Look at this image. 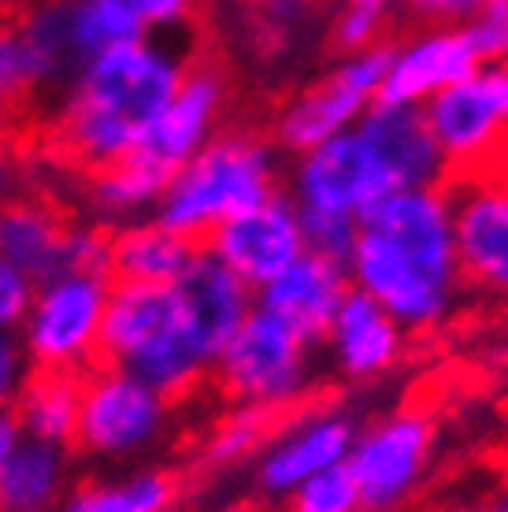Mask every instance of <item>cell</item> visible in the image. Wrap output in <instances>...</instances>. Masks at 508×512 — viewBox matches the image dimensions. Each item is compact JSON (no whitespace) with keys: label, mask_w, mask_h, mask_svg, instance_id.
I'll use <instances>...</instances> for the list:
<instances>
[{"label":"cell","mask_w":508,"mask_h":512,"mask_svg":"<svg viewBox=\"0 0 508 512\" xmlns=\"http://www.w3.org/2000/svg\"><path fill=\"white\" fill-rule=\"evenodd\" d=\"M101 360L138 375L164 397L186 394L212 372L171 282H112L101 327Z\"/></svg>","instance_id":"cell-3"},{"label":"cell","mask_w":508,"mask_h":512,"mask_svg":"<svg viewBox=\"0 0 508 512\" xmlns=\"http://www.w3.org/2000/svg\"><path fill=\"white\" fill-rule=\"evenodd\" d=\"M78 401H82V375L34 368L12 412L26 438L71 446L78 427Z\"/></svg>","instance_id":"cell-25"},{"label":"cell","mask_w":508,"mask_h":512,"mask_svg":"<svg viewBox=\"0 0 508 512\" xmlns=\"http://www.w3.org/2000/svg\"><path fill=\"white\" fill-rule=\"evenodd\" d=\"M71 219L45 197H0V256L34 282L64 271Z\"/></svg>","instance_id":"cell-21"},{"label":"cell","mask_w":508,"mask_h":512,"mask_svg":"<svg viewBox=\"0 0 508 512\" xmlns=\"http://www.w3.org/2000/svg\"><path fill=\"white\" fill-rule=\"evenodd\" d=\"M15 30L23 38L26 60L34 71V86L52 90V86H67L75 71L82 67L75 41H71V26H67V0H34L19 19Z\"/></svg>","instance_id":"cell-24"},{"label":"cell","mask_w":508,"mask_h":512,"mask_svg":"<svg viewBox=\"0 0 508 512\" xmlns=\"http://www.w3.org/2000/svg\"><path fill=\"white\" fill-rule=\"evenodd\" d=\"M479 67L468 34L453 23H434L405 45L390 49L379 101L390 104H427L438 90L460 82Z\"/></svg>","instance_id":"cell-16"},{"label":"cell","mask_w":508,"mask_h":512,"mask_svg":"<svg viewBox=\"0 0 508 512\" xmlns=\"http://www.w3.org/2000/svg\"><path fill=\"white\" fill-rule=\"evenodd\" d=\"M67 26L82 60L112 45L153 38L141 19L138 0H67Z\"/></svg>","instance_id":"cell-27"},{"label":"cell","mask_w":508,"mask_h":512,"mask_svg":"<svg viewBox=\"0 0 508 512\" xmlns=\"http://www.w3.org/2000/svg\"><path fill=\"white\" fill-rule=\"evenodd\" d=\"M201 245L160 219H130L112 234V282H175Z\"/></svg>","instance_id":"cell-22"},{"label":"cell","mask_w":508,"mask_h":512,"mask_svg":"<svg viewBox=\"0 0 508 512\" xmlns=\"http://www.w3.org/2000/svg\"><path fill=\"white\" fill-rule=\"evenodd\" d=\"M71 453L67 446L26 438L0 472V509L4 512H52L67 494Z\"/></svg>","instance_id":"cell-23"},{"label":"cell","mask_w":508,"mask_h":512,"mask_svg":"<svg viewBox=\"0 0 508 512\" xmlns=\"http://www.w3.org/2000/svg\"><path fill=\"white\" fill-rule=\"evenodd\" d=\"M212 372L223 394L238 405L279 412L312 383V342H305L264 305H253L238 331L223 342Z\"/></svg>","instance_id":"cell-6"},{"label":"cell","mask_w":508,"mask_h":512,"mask_svg":"<svg viewBox=\"0 0 508 512\" xmlns=\"http://www.w3.org/2000/svg\"><path fill=\"white\" fill-rule=\"evenodd\" d=\"M204 249L256 294L305 253L301 212L286 193H271L260 205L245 208L238 216L223 219L216 231H208Z\"/></svg>","instance_id":"cell-13"},{"label":"cell","mask_w":508,"mask_h":512,"mask_svg":"<svg viewBox=\"0 0 508 512\" xmlns=\"http://www.w3.org/2000/svg\"><path fill=\"white\" fill-rule=\"evenodd\" d=\"M271 438V412L264 409H249V405H238L227 420L216 423V431L204 442V461L212 468H227V464H238L245 457H253L264 449V442Z\"/></svg>","instance_id":"cell-29"},{"label":"cell","mask_w":508,"mask_h":512,"mask_svg":"<svg viewBox=\"0 0 508 512\" xmlns=\"http://www.w3.org/2000/svg\"><path fill=\"white\" fill-rule=\"evenodd\" d=\"M349 290H353V282H349V271H345L342 260L305 249L282 275H275L264 290H256V305L275 312L305 342L319 346Z\"/></svg>","instance_id":"cell-17"},{"label":"cell","mask_w":508,"mask_h":512,"mask_svg":"<svg viewBox=\"0 0 508 512\" xmlns=\"http://www.w3.org/2000/svg\"><path fill=\"white\" fill-rule=\"evenodd\" d=\"M490 512H508V490L494 501V509H490Z\"/></svg>","instance_id":"cell-41"},{"label":"cell","mask_w":508,"mask_h":512,"mask_svg":"<svg viewBox=\"0 0 508 512\" xmlns=\"http://www.w3.org/2000/svg\"><path fill=\"white\" fill-rule=\"evenodd\" d=\"M405 0H342V8L334 15V30L331 38L334 45L345 52H360V49H375L382 45V34L394 19V12Z\"/></svg>","instance_id":"cell-30"},{"label":"cell","mask_w":508,"mask_h":512,"mask_svg":"<svg viewBox=\"0 0 508 512\" xmlns=\"http://www.w3.org/2000/svg\"><path fill=\"white\" fill-rule=\"evenodd\" d=\"M445 179L460 279L486 297H508V164L490 160Z\"/></svg>","instance_id":"cell-7"},{"label":"cell","mask_w":508,"mask_h":512,"mask_svg":"<svg viewBox=\"0 0 508 512\" xmlns=\"http://www.w3.org/2000/svg\"><path fill=\"white\" fill-rule=\"evenodd\" d=\"M286 512H364L360 490L345 464L312 475L286 498Z\"/></svg>","instance_id":"cell-31"},{"label":"cell","mask_w":508,"mask_h":512,"mask_svg":"<svg viewBox=\"0 0 508 512\" xmlns=\"http://www.w3.org/2000/svg\"><path fill=\"white\" fill-rule=\"evenodd\" d=\"M386 60H390L386 45L345 52L327 75L316 78L301 93H293L290 101L282 104L279 119H275L279 149H286L290 156H301L308 149H316L319 141L356 127L371 104L379 101Z\"/></svg>","instance_id":"cell-9"},{"label":"cell","mask_w":508,"mask_h":512,"mask_svg":"<svg viewBox=\"0 0 508 512\" xmlns=\"http://www.w3.org/2000/svg\"><path fill=\"white\" fill-rule=\"evenodd\" d=\"M360 127L375 141L379 156L386 160L390 175H394L397 190L408 186H442L449 175L442 149L434 141L427 116L420 104H390L375 101L364 112Z\"/></svg>","instance_id":"cell-20"},{"label":"cell","mask_w":508,"mask_h":512,"mask_svg":"<svg viewBox=\"0 0 508 512\" xmlns=\"http://www.w3.org/2000/svg\"><path fill=\"white\" fill-rule=\"evenodd\" d=\"M186 78V60L160 38H138L82 60L60 108L64 153L89 171L134 153Z\"/></svg>","instance_id":"cell-2"},{"label":"cell","mask_w":508,"mask_h":512,"mask_svg":"<svg viewBox=\"0 0 508 512\" xmlns=\"http://www.w3.org/2000/svg\"><path fill=\"white\" fill-rule=\"evenodd\" d=\"M178 487L167 472L145 468L123 479H97L67 490L52 512H167Z\"/></svg>","instance_id":"cell-26"},{"label":"cell","mask_w":508,"mask_h":512,"mask_svg":"<svg viewBox=\"0 0 508 512\" xmlns=\"http://www.w3.org/2000/svg\"><path fill=\"white\" fill-rule=\"evenodd\" d=\"M279 186V156L256 134H216L167 182L156 219L186 238H208L223 219L260 205Z\"/></svg>","instance_id":"cell-4"},{"label":"cell","mask_w":508,"mask_h":512,"mask_svg":"<svg viewBox=\"0 0 508 512\" xmlns=\"http://www.w3.org/2000/svg\"><path fill=\"white\" fill-rule=\"evenodd\" d=\"M227 86L216 67H186V78L134 153L164 171L167 179L219 134Z\"/></svg>","instance_id":"cell-14"},{"label":"cell","mask_w":508,"mask_h":512,"mask_svg":"<svg viewBox=\"0 0 508 512\" xmlns=\"http://www.w3.org/2000/svg\"><path fill=\"white\" fill-rule=\"evenodd\" d=\"M0 512H4V509H0Z\"/></svg>","instance_id":"cell-44"},{"label":"cell","mask_w":508,"mask_h":512,"mask_svg":"<svg viewBox=\"0 0 508 512\" xmlns=\"http://www.w3.org/2000/svg\"><path fill=\"white\" fill-rule=\"evenodd\" d=\"M30 93H38V86H34L23 38L15 23H0V116L15 112Z\"/></svg>","instance_id":"cell-32"},{"label":"cell","mask_w":508,"mask_h":512,"mask_svg":"<svg viewBox=\"0 0 508 512\" xmlns=\"http://www.w3.org/2000/svg\"><path fill=\"white\" fill-rule=\"evenodd\" d=\"M353 438L356 427L345 412H312L264 442L256 457V487L267 498H290L312 475L345 464Z\"/></svg>","instance_id":"cell-15"},{"label":"cell","mask_w":508,"mask_h":512,"mask_svg":"<svg viewBox=\"0 0 508 512\" xmlns=\"http://www.w3.org/2000/svg\"><path fill=\"white\" fill-rule=\"evenodd\" d=\"M12 179H15L12 153H8V145H4V138H0V197H8V190H12Z\"/></svg>","instance_id":"cell-40"},{"label":"cell","mask_w":508,"mask_h":512,"mask_svg":"<svg viewBox=\"0 0 508 512\" xmlns=\"http://www.w3.org/2000/svg\"><path fill=\"white\" fill-rule=\"evenodd\" d=\"M34 364L26 357L19 331H0V412L15 409Z\"/></svg>","instance_id":"cell-35"},{"label":"cell","mask_w":508,"mask_h":512,"mask_svg":"<svg viewBox=\"0 0 508 512\" xmlns=\"http://www.w3.org/2000/svg\"><path fill=\"white\" fill-rule=\"evenodd\" d=\"M394 512H397V509H394Z\"/></svg>","instance_id":"cell-45"},{"label":"cell","mask_w":508,"mask_h":512,"mask_svg":"<svg viewBox=\"0 0 508 512\" xmlns=\"http://www.w3.org/2000/svg\"><path fill=\"white\" fill-rule=\"evenodd\" d=\"M112 275L56 271L34 286L19 338L34 368L86 375L101 360V327Z\"/></svg>","instance_id":"cell-5"},{"label":"cell","mask_w":508,"mask_h":512,"mask_svg":"<svg viewBox=\"0 0 508 512\" xmlns=\"http://www.w3.org/2000/svg\"><path fill=\"white\" fill-rule=\"evenodd\" d=\"M405 334V327L379 301L349 290L323 334V346L345 379H379L401 360Z\"/></svg>","instance_id":"cell-18"},{"label":"cell","mask_w":508,"mask_h":512,"mask_svg":"<svg viewBox=\"0 0 508 512\" xmlns=\"http://www.w3.org/2000/svg\"><path fill=\"white\" fill-rule=\"evenodd\" d=\"M138 8L149 34H156V30H171V26L186 23L193 0H138Z\"/></svg>","instance_id":"cell-37"},{"label":"cell","mask_w":508,"mask_h":512,"mask_svg":"<svg viewBox=\"0 0 508 512\" xmlns=\"http://www.w3.org/2000/svg\"><path fill=\"white\" fill-rule=\"evenodd\" d=\"M171 286H175L178 305L186 312L197 342L208 349V357L216 364L223 342L238 331L245 312L256 305L253 290L230 268H223L208 249H197V256L186 264V271Z\"/></svg>","instance_id":"cell-19"},{"label":"cell","mask_w":508,"mask_h":512,"mask_svg":"<svg viewBox=\"0 0 508 512\" xmlns=\"http://www.w3.org/2000/svg\"><path fill=\"white\" fill-rule=\"evenodd\" d=\"M405 4L431 23H464L483 0H405Z\"/></svg>","instance_id":"cell-38"},{"label":"cell","mask_w":508,"mask_h":512,"mask_svg":"<svg viewBox=\"0 0 508 512\" xmlns=\"http://www.w3.org/2000/svg\"><path fill=\"white\" fill-rule=\"evenodd\" d=\"M301 231H305V249L319 256H331V260H342L353 249L356 238V219L342 216H316V212H301Z\"/></svg>","instance_id":"cell-34"},{"label":"cell","mask_w":508,"mask_h":512,"mask_svg":"<svg viewBox=\"0 0 508 512\" xmlns=\"http://www.w3.org/2000/svg\"><path fill=\"white\" fill-rule=\"evenodd\" d=\"M479 64H508V0H483L460 23Z\"/></svg>","instance_id":"cell-33"},{"label":"cell","mask_w":508,"mask_h":512,"mask_svg":"<svg viewBox=\"0 0 508 512\" xmlns=\"http://www.w3.org/2000/svg\"><path fill=\"white\" fill-rule=\"evenodd\" d=\"M223 512H245V509H223Z\"/></svg>","instance_id":"cell-43"},{"label":"cell","mask_w":508,"mask_h":512,"mask_svg":"<svg viewBox=\"0 0 508 512\" xmlns=\"http://www.w3.org/2000/svg\"><path fill=\"white\" fill-rule=\"evenodd\" d=\"M19 442H23V427H19V420H15V412H0V472L8 468V461H12V453L19 449Z\"/></svg>","instance_id":"cell-39"},{"label":"cell","mask_w":508,"mask_h":512,"mask_svg":"<svg viewBox=\"0 0 508 512\" xmlns=\"http://www.w3.org/2000/svg\"><path fill=\"white\" fill-rule=\"evenodd\" d=\"M397 182L364 127L342 130L316 149L293 156L290 201L297 212L360 219L375 201L394 193Z\"/></svg>","instance_id":"cell-8"},{"label":"cell","mask_w":508,"mask_h":512,"mask_svg":"<svg viewBox=\"0 0 508 512\" xmlns=\"http://www.w3.org/2000/svg\"><path fill=\"white\" fill-rule=\"evenodd\" d=\"M38 282L30 279L26 271H19L12 260L0 256V331H19L30 297H34Z\"/></svg>","instance_id":"cell-36"},{"label":"cell","mask_w":508,"mask_h":512,"mask_svg":"<svg viewBox=\"0 0 508 512\" xmlns=\"http://www.w3.org/2000/svg\"><path fill=\"white\" fill-rule=\"evenodd\" d=\"M434 453V423L416 409L390 412L353 438L345 468L353 475L364 512L401 509L427 479Z\"/></svg>","instance_id":"cell-12"},{"label":"cell","mask_w":508,"mask_h":512,"mask_svg":"<svg viewBox=\"0 0 508 512\" xmlns=\"http://www.w3.org/2000/svg\"><path fill=\"white\" fill-rule=\"evenodd\" d=\"M420 108L449 175L490 164L508 145V64H479Z\"/></svg>","instance_id":"cell-11"},{"label":"cell","mask_w":508,"mask_h":512,"mask_svg":"<svg viewBox=\"0 0 508 512\" xmlns=\"http://www.w3.org/2000/svg\"><path fill=\"white\" fill-rule=\"evenodd\" d=\"M167 175L145 164L138 153H127L123 160L101 167L93 179V205L112 219H138L141 212L160 205L167 190Z\"/></svg>","instance_id":"cell-28"},{"label":"cell","mask_w":508,"mask_h":512,"mask_svg":"<svg viewBox=\"0 0 508 512\" xmlns=\"http://www.w3.org/2000/svg\"><path fill=\"white\" fill-rule=\"evenodd\" d=\"M167 423V397L115 364H93L82 375L75 442L82 453L123 461L160 438Z\"/></svg>","instance_id":"cell-10"},{"label":"cell","mask_w":508,"mask_h":512,"mask_svg":"<svg viewBox=\"0 0 508 512\" xmlns=\"http://www.w3.org/2000/svg\"><path fill=\"white\" fill-rule=\"evenodd\" d=\"M353 290L368 294L405 331H434L457 308L460 279L449 197L442 186H408L386 193L356 219L345 256Z\"/></svg>","instance_id":"cell-1"},{"label":"cell","mask_w":508,"mask_h":512,"mask_svg":"<svg viewBox=\"0 0 508 512\" xmlns=\"http://www.w3.org/2000/svg\"><path fill=\"white\" fill-rule=\"evenodd\" d=\"M449 512H486V509H471V505H460V509H449Z\"/></svg>","instance_id":"cell-42"}]
</instances>
